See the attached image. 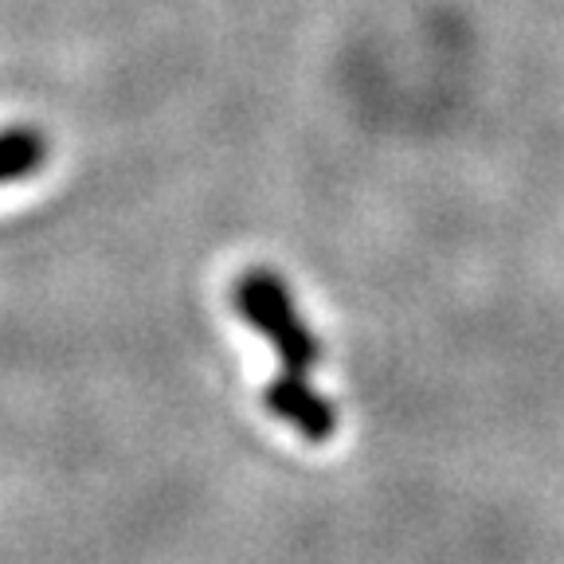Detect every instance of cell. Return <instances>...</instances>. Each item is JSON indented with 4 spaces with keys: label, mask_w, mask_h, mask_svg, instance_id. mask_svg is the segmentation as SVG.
<instances>
[{
    "label": "cell",
    "mask_w": 564,
    "mask_h": 564,
    "mask_svg": "<svg viewBox=\"0 0 564 564\" xmlns=\"http://www.w3.org/2000/svg\"><path fill=\"white\" fill-rule=\"evenodd\" d=\"M231 299H236L239 317L251 329H259L279 357V377L267 388L271 415L291 423L306 443H326L337 432V412L310 380V372L322 361V341L302 322L291 286L267 267H251L236 279Z\"/></svg>",
    "instance_id": "obj_1"
},
{
    "label": "cell",
    "mask_w": 564,
    "mask_h": 564,
    "mask_svg": "<svg viewBox=\"0 0 564 564\" xmlns=\"http://www.w3.org/2000/svg\"><path fill=\"white\" fill-rule=\"evenodd\" d=\"M47 165V138L35 126L0 130V185L28 181Z\"/></svg>",
    "instance_id": "obj_2"
}]
</instances>
